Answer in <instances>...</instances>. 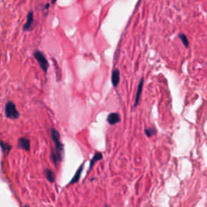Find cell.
Returning a JSON list of instances; mask_svg holds the SVG:
<instances>
[{"instance_id":"15","label":"cell","mask_w":207,"mask_h":207,"mask_svg":"<svg viewBox=\"0 0 207 207\" xmlns=\"http://www.w3.org/2000/svg\"><path fill=\"white\" fill-rule=\"evenodd\" d=\"M56 1H57V0H51V2H52V3H55Z\"/></svg>"},{"instance_id":"9","label":"cell","mask_w":207,"mask_h":207,"mask_svg":"<svg viewBox=\"0 0 207 207\" xmlns=\"http://www.w3.org/2000/svg\"><path fill=\"white\" fill-rule=\"evenodd\" d=\"M83 165H84V163L81 164L80 167H78V169L77 170L76 172H75V174H74V175L73 176V178H72V180H70V183H69V184H75V183H77V182L79 180V179H80V177H81L82 171V170H83Z\"/></svg>"},{"instance_id":"2","label":"cell","mask_w":207,"mask_h":207,"mask_svg":"<svg viewBox=\"0 0 207 207\" xmlns=\"http://www.w3.org/2000/svg\"><path fill=\"white\" fill-rule=\"evenodd\" d=\"M5 116L7 118L16 120L19 117V112L17 109L16 106L13 102L9 101L6 104L5 106Z\"/></svg>"},{"instance_id":"8","label":"cell","mask_w":207,"mask_h":207,"mask_svg":"<svg viewBox=\"0 0 207 207\" xmlns=\"http://www.w3.org/2000/svg\"><path fill=\"white\" fill-rule=\"evenodd\" d=\"M111 79H112V83L113 85V87H117L119 82H120V71L117 69L112 70Z\"/></svg>"},{"instance_id":"14","label":"cell","mask_w":207,"mask_h":207,"mask_svg":"<svg viewBox=\"0 0 207 207\" xmlns=\"http://www.w3.org/2000/svg\"><path fill=\"white\" fill-rule=\"evenodd\" d=\"M180 38L181 39L183 44H184L186 47H188V39H187V37H186L185 35H184V34H180Z\"/></svg>"},{"instance_id":"12","label":"cell","mask_w":207,"mask_h":207,"mask_svg":"<svg viewBox=\"0 0 207 207\" xmlns=\"http://www.w3.org/2000/svg\"><path fill=\"white\" fill-rule=\"evenodd\" d=\"M144 132H145V134L146 135V137H150L156 134L157 130L155 128H154V127H150V128H146L145 130H144Z\"/></svg>"},{"instance_id":"5","label":"cell","mask_w":207,"mask_h":207,"mask_svg":"<svg viewBox=\"0 0 207 207\" xmlns=\"http://www.w3.org/2000/svg\"><path fill=\"white\" fill-rule=\"evenodd\" d=\"M18 146L20 149L28 151V150H30V140L26 138V137H20L18 140Z\"/></svg>"},{"instance_id":"6","label":"cell","mask_w":207,"mask_h":207,"mask_svg":"<svg viewBox=\"0 0 207 207\" xmlns=\"http://www.w3.org/2000/svg\"><path fill=\"white\" fill-rule=\"evenodd\" d=\"M142 87H143V79L142 78L141 81H140L139 84H138V87H137V92H136L135 99H134V104H133V107H134V108H136V107L138 105V104H139L140 97H141V94H142Z\"/></svg>"},{"instance_id":"3","label":"cell","mask_w":207,"mask_h":207,"mask_svg":"<svg viewBox=\"0 0 207 207\" xmlns=\"http://www.w3.org/2000/svg\"><path fill=\"white\" fill-rule=\"evenodd\" d=\"M34 57L36 58V61H38L39 65H40V68L43 70V71L44 73H46L47 70H48V67H49V62L47 61L45 56L40 51L36 50L34 53Z\"/></svg>"},{"instance_id":"11","label":"cell","mask_w":207,"mask_h":207,"mask_svg":"<svg viewBox=\"0 0 207 207\" xmlns=\"http://www.w3.org/2000/svg\"><path fill=\"white\" fill-rule=\"evenodd\" d=\"M44 174H45V177L48 180V181L51 182V183H53V182L55 181V174L53 173L52 170L50 169H45L44 170Z\"/></svg>"},{"instance_id":"1","label":"cell","mask_w":207,"mask_h":207,"mask_svg":"<svg viewBox=\"0 0 207 207\" xmlns=\"http://www.w3.org/2000/svg\"><path fill=\"white\" fill-rule=\"evenodd\" d=\"M51 137L54 143L55 149L51 150V159L53 162L55 166H57V162H61L62 160L64 153L63 145L60 140V133L55 129H51Z\"/></svg>"},{"instance_id":"4","label":"cell","mask_w":207,"mask_h":207,"mask_svg":"<svg viewBox=\"0 0 207 207\" xmlns=\"http://www.w3.org/2000/svg\"><path fill=\"white\" fill-rule=\"evenodd\" d=\"M120 121V115L118 112H111L107 116V122L111 125H116Z\"/></svg>"},{"instance_id":"7","label":"cell","mask_w":207,"mask_h":207,"mask_svg":"<svg viewBox=\"0 0 207 207\" xmlns=\"http://www.w3.org/2000/svg\"><path fill=\"white\" fill-rule=\"evenodd\" d=\"M34 21V17H33V12L30 11L27 15V19H26V23L23 26V30L24 31H28L31 29V27L32 26V23Z\"/></svg>"},{"instance_id":"10","label":"cell","mask_w":207,"mask_h":207,"mask_svg":"<svg viewBox=\"0 0 207 207\" xmlns=\"http://www.w3.org/2000/svg\"><path fill=\"white\" fill-rule=\"evenodd\" d=\"M102 158H103V154H102L101 152H96L95 154H94V156L92 157V158L91 159V162H90V166H89V169L88 171H90L91 168L93 167V166L95 164L96 162L98 161L101 160Z\"/></svg>"},{"instance_id":"13","label":"cell","mask_w":207,"mask_h":207,"mask_svg":"<svg viewBox=\"0 0 207 207\" xmlns=\"http://www.w3.org/2000/svg\"><path fill=\"white\" fill-rule=\"evenodd\" d=\"M0 146L2 148V151L4 153H6V154H8L11 150V145H9L8 143H6L5 142H2V141H0Z\"/></svg>"},{"instance_id":"17","label":"cell","mask_w":207,"mask_h":207,"mask_svg":"<svg viewBox=\"0 0 207 207\" xmlns=\"http://www.w3.org/2000/svg\"><path fill=\"white\" fill-rule=\"evenodd\" d=\"M23 207H28V206H27V205H24V206H23Z\"/></svg>"},{"instance_id":"16","label":"cell","mask_w":207,"mask_h":207,"mask_svg":"<svg viewBox=\"0 0 207 207\" xmlns=\"http://www.w3.org/2000/svg\"><path fill=\"white\" fill-rule=\"evenodd\" d=\"M104 207H111V206H109V205H107V204H105V205H104Z\"/></svg>"}]
</instances>
